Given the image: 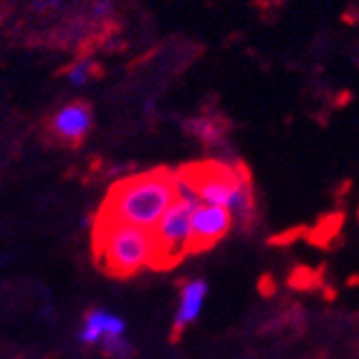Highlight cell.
Here are the masks:
<instances>
[{
	"label": "cell",
	"mask_w": 359,
	"mask_h": 359,
	"mask_svg": "<svg viewBox=\"0 0 359 359\" xmlns=\"http://www.w3.org/2000/svg\"><path fill=\"white\" fill-rule=\"evenodd\" d=\"M175 203V172L150 170L117 181L102 203L100 216L152 231Z\"/></svg>",
	"instance_id": "obj_1"
},
{
	"label": "cell",
	"mask_w": 359,
	"mask_h": 359,
	"mask_svg": "<svg viewBox=\"0 0 359 359\" xmlns=\"http://www.w3.org/2000/svg\"><path fill=\"white\" fill-rule=\"evenodd\" d=\"M198 203L225 208L233 225L249 227L256 218V196L245 170L225 163H198L181 170Z\"/></svg>",
	"instance_id": "obj_2"
},
{
	"label": "cell",
	"mask_w": 359,
	"mask_h": 359,
	"mask_svg": "<svg viewBox=\"0 0 359 359\" xmlns=\"http://www.w3.org/2000/svg\"><path fill=\"white\" fill-rule=\"evenodd\" d=\"M93 252L100 267L119 278H128L146 267H154L152 231L123 225L97 214L93 225Z\"/></svg>",
	"instance_id": "obj_3"
},
{
	"label": "cell",
	"mask_w": 359,
	"mask_h": 359,
	"mask_svg": "<svg viewBox=\"0 0 359 359\" xmlns=\"http://www.w3.org/2000/svg\"><path fill=\"white\" fill-rule=\"evenodd\" d=\"M198 205L196 198H175L172 205L152 229L154 238V269H170L192 254L190 218Z\"/></svg>",
	"instance_id": "obj_4"
},
{
	"label": "cell",
	"mask_w": 359,
	"mask_h": 359,
	"mask_svg": "<svg viewBox=\"0 0 359 359\" xmlns=\"http://www.w3.org/2000/svg\"><path fill=\"white\" fill-rule=\"evenodd\" d=\"M231 227H233L231 214L225 208L198 203L192 210V218H190L192 254L208 252V249L218 245L231 231Z\"/></svg>",
	"instance_id": "obj_5"
},
{
	"label": "cell",
	"mask_w": 359,
	"mask_h": 359,
	"mask_svg": "<svg viewBox=\"0 0 359 359\" xmlns=\"http://www.w3.org/2000/svg\"><path fill=\"white\" fill-rule=\"evenodd\" d=\"M93 128V111L84 102L62 106L51 117V133L65 144H80Z\"/></svg>",
	"instance_id": "obj_6"
},
{
	"label": "cell",
	"mask_w": 359,
	"mask_h": 359,
	"mask_svg": "<svg viewBox=\"0 0 359 359\" xmlns=\"http://www.w3.org/2000/svg\"><path fill=\"white\" fill-rule=\"evenodd\" d=\"M208 283L201 278L187 280V283L181 285V293H179V302H177V311H175V335L183 333L187 326H192L201 313L203 306H205L208 300Z\"/></svg>",
	"instance_id": "obj_7"
},
{
	"label": "cell",
	"mask_w": 359,
	"mask_h": 359,
	"mask_svg": "<svg viewBox=\"0 0 359 359\" xmlns=\"http://www.w3.org/2000/svg\"><path fill=\"white\" fill-rule=\"evenodd\" d=\"M119 335H126V322H123V318L106 309H93L84 316V324L77 337H80L84 346H100L102 339Z\"/></svg>",
	"instance_id": "obj_8"
},
{
	"label": "cell",
	"mask_w": 359,
	"mask_h": 359,
	"mask_svg": "<svg viewBox=\"0 0 359 359\" xmlns=\"http://www.w3.org/2000/svg\"><path fill=\"white\" fill-rule=\"evenodd\" d=\"M100 348L104 355L113 357V359H130L135 355V348L128 341L126 335H119V337H106L100 341Z\"/></svg>",
	"instance_id": "obj_9"
},
{
	"label": "cell",
	"mask_w": 359,
	"mask_h": 359,
	"mask_svg": "<svg viewBox=\"0 0 359 359\" xmlns=\"http://www.w3.org/2000/svg\"><path fill=\"white\" fill-rule=\"evenodd\" d=\"M190 128L205 144H218L223 139V130L218 128V123L212 121V119H196V121L190 123Z\"/></svg>",
	"instance_id": "obj_10"
},
{
	"label": "cell",
	"mask_w": 359,
	"mask_h": 359,
	"mask_svg": "<svg viewBox=\"0 0 359 359\" xmlns=\"http://www.w3.org/2000/svg\"><path fill=\"white\" fill-rule=\"evenodd\" d=\"M67 77H69V82L73 86H84V84H88V80L93 77V62L90 60L75 62V65L69 69Z\"/></svg>",
	"instance_id": "obj_11"
},
{
	"label": "cell",
	"mask_w": 359,
	"mask_h": 359,
	"mask_svg": "<svg viewBox=\"0 0 359 359\" xmlns=\"http://www.w3.org/2000/svg\"><path fill=\"white\" fill-rule=\"evenodd\" d=\"M111 11H113V0H97V3L93 5V15H95V18H106Z\"/></svg>",
	"instance_id": "obj_12"
},
{
	"label": "cell",
	"mask_w": 359,
	"mask_h": 359,
	"mask_svg": "<svg viewBox=\"0 0 359 359\" xmlns=\"http://www.w3.org/2000/svg\"><path fill=\"white\" fill-rule=\"evenodd\" d=\"M46 5H51V7H62L65 5V0H40V3L36 5L38 9H44Z\"/></svg>",
	"instance_id": "obj_13"
},
{
	"label": "cell",
	"mask_w": 359,
	"mask_h": 359,
	"mask_svg": "<svg viewBox=\"0 0 359 359\" xmlns=\"http://www.w3.org/2000/svg\"><path fill=\"white\" fill-rule=\"evenodd\" d=\"M0 262H3V256H0Z\"/></svg>",
	"instance_id": "obj_14"
},
{
	"label": "cell",
	"mask_w": 359,
	"mask_h": 359,
	"mask_svg": "<svg viewBox=\"0 0 359 359\" xmlns=\"http://www.w3.org/2000/svg\"><path fill=\"white\" fill-rule=\"evenodd\" d=\"M0 20H3V15H0Z\"/></svg>",
	"instance_id": "obj_15"
}]
</instances>
